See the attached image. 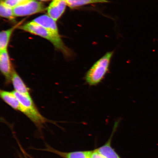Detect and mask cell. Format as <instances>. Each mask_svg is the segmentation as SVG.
Masks as SVG:
<instances>
[{"instance_id": "6da1fadb", "label": "cell", "mask_w": 158, "mask_h": 158, "mask_svg": "<svg viewBox=\"0 0 158 158\" xmlns=\"http://www.w3.org/2000/svg\"><path fill=\"white\" fill-rule=\"evenodd\" d=\"M19 28L47 40L54 45L55 49L62 52L67 58L72 56V51L65 45L60 35L55 34L32 21L21 26Z\"/></svg>"}, {"instance_id": "7a4b0ae2", "label": "cell", "mask_w": 158, "mask_h": 158, "mask_svg": "<svg viewBox=\"0 0 158 158\" xmlns=\"http://www.w3.org/2000/svg\"><path fill=\"white\" fill-rule=\"evenodd\" d=\"M114 54V51L106 52L89 69L85 76V80L88 85H96L102 82L109 70Z\"/></svg>"}, {"instance_id": "3957f363", "label": "cell", "mask_w": 158, "mask_h": 158, "mask_svg": "<svg viewBox=\"0 0 158 158\" xmlns=\"http://www.w3.org/2000/svg\"><path fill=\"white\" fill-rule=\"evenodd\" d=\"M13 92L22 106L23 113L35 124L44 123L45 118L40 113L31 96L19 94L15 91Z\"/></svg>"}, {"instance_id": "277c9868", "label": "cell", "mask_w": 158, "mask_h": 158, "mask_svg": "<svg viewBox=\"0 0 158 158\" xmlns=\"http://www.w3.org/2000/svg\"><path fill=\"white\" fill-rule=\"evenodd\" d=\"M44 5L36 0H29L14 8V14L15 17H22L35 14L44 11Z\"/></svg>"}, {"instance_id": "5b68a950", "label": "cell", "mask_w": 158, "mask_h": 158, "mask_svg": "<svg viewBox=\"0 0 158 158\" xmlns=\"http://www.w3.org/2000/svg\"><path fill=\"white\" fill-rule=\"evenodd\" d=\"M0 69L7 82L11 81L12 76L14 70L12 66L7 49L1 51L0 53Z\"/></svg>"}, {"instance_id": "8992f818", "label": "cell", "mask_w": 158, "mask_h": 158, "mask_svg": "<svg viewBox=\"0 0 158 158\" xmlns=\"http://www.w3.org/2000/svg\"><path fill=\"white\" fill-rule=\"evenodd\" d=\"M66 6V0H52L47 8L48 15L56 21L64 13Z\"/></svg>"}, {"instance_id": "52a82bcc", "label": "cell", "mask_w": 158, "mask_h": 158, "mask_svg": "<svg viewBox=\"0 0 158 158\" xmlns=\"http://www.w3.org/2000/svg\"><path fill=\"white\" fill-rule=\"evenodd\" d=\"M32 21L49 30L55 34L60 35L56 21L49 15H45L40 16L33 19Z\"/></svg>"}, {"instance_id": "ba28073f", "label": "cell", "mask_w": 158, "mask_h": 158, "mask_svg": "<svg viewBox=\"0 0 158 158\" xmlns=\"http://www.w3.org/2000/svg\"><path fill=\"white\" fill-rule=\"evenodd\" d=\"M0 96L4 102L12 108L23 113L22 106L13 91L9 92L1 90L0 92Z\"/></svg>"}, {"instance_id": "9c48e42d", "label": "cell", "mask_w": 158, "mask_h": 158, "mask_svg": "<svg viewBox=\"0 0 158 158\" xmlns=\"http://www.w3.org/2000/svg\"><path fill=\"white\" fill-rule=\"evenodd\" d=\"M11 81L15 91L26 95L30 96L29 89L27 87L20 77L15 70L12 76Z\"/></svg>"}, {"instance_id": "30bf717a", "label": "cell", "mask_w": 158, "mask_h": 158, "mask_svg": "<svg viewBox=\"0 0 158 158\" xmlns=\"http://www.w3.org/2000/svg\"><path fill=\"white\" fill-rule=\"evenodd\" d=\"M111 138L107 143L96 150L106 158H121L111 146Z\"/></svg>"}, {"instance_id": "8fae6325", "label": "cell", "mask_w": 158, "mask_h": 158, "mask_svg": "<svg viewBox=\"0 0 158 158\" xmlns=\"http://www.w3.org/2000/svg\"><path fill=\"white\" fill-rule=\"evenodd\" d=\"M67 5L71 9L82 6L86 5L94 4L108 3V0H66Z\"/></svg>"}, {"instance_id": "7c38bea8", "label": "cell", "mask_w": 158, "mask_h": 158, "mask_svg": "<svg viewBox=\"0 0 158 158\" xmlns=\"http://www.w3.org/2000/svg\"><path fill=\"white\" fill-rule=\"evenodd\" d=\"M19 25L15 26L7 30L1 31L0 33V51L7 49L12 33Z\"/></svg>"}, {"instance_id": "4fadbf2b", "label": "cell", "mask_w": 158, "mask_h": 158, "mask_svg": "<svg viewBox=\"0 0 158 158\" xmlns=\"http://www.w3.org/2000/svg\"><path fill=\"white\" fill-rule=\"evenodd\" d=\"M0 15L10 20H14L16 17L14 14L13 10L12 8L8 6L1 1L0 4Z\"/></svg>"}, {"instance_id": "5bb4252c", "label": "cell", "mask_w": 158, "mask_h": 158, "mask_svg": "<svg viewBox=\"0 0 158 158\" xmlns=\"http://www.w3.org/2000/svg\"><path fill=\"white\" fill-rule=\"evenodd\" d=\"M92 151L72 152L70 153H61L64 158H91Z\"/></svg>"}, {"instance_id": "9a60e30c", "label": "cell", "mask_w": 158, "mask_h": 158, "mask_svg": "<svg viewBox=\"0 0 158 158\" xmlns=\"http://www.w3.org/2000/svg\"><path fill=\"white\" fill-rule=\"evenodd\" d=\"M29 0H1L6 5L13 9Z\"/></svg>"}, {"instance_id": "2e32d148", "label": "cell", "mask_w": 158, "mask_h": 158, "mask_svg": "<svg viewBox=\"0 0 158 158\" xmlns=\"http://www.w3.org/2000/svg\"><path fill=\"white\" fill-rule=\"evenodd\" d=\"M91 158H106L102 155L101 154L99 153L96 149L92 151Z\"/></svg>"}, {"instance_id": "e0dca14e", "label": "cell", "mask_w": 158, "mask_h": 158, "mask_svg": "<svg viewBox=\"0 0 158 158\" xmlns=\"http://www.w3.org/2000/svg\"><path fill=\"white\" fill-rule=\"evenodd\" d=\"M38 1H50V0H38Z\"/></svg>"}]
</instances>
